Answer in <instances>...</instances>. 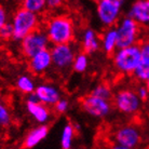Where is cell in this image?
Segmentation results:
<instances>
[{"label":"cell","mask_w":149,"mask_h":149,"mask_svg":"<svg viewBox=\"0 0 149 149\" xmlns=\"http://www.w3.org/2000/svg\"><path fill=\"white\" fill-rule=\"evenodd\" d=\"M52 45L71 43L74 39V25L67 15H54L45 22V28Z\"/></svg>","instance_id":"6da1fadb"},{"label":"cell","mask_w":149,"mask_h":149,"mask_svg":"<svg viewBox=\"0 0 149 149\" xmlns=\"http://www.w3.org/2000/svg\"><path fill=\"white\" fill-rule=\"evenodd\" d=\"M112 65L117 72L132 76L142 61L141 48L138 43L118 48L112 53Z\"/></svg>","instance_id":"7a4b0ae2"},{"label":"cell","mask_w":149,"mask_h":149,"mask_svg":"<svg viewBox=\"0 0 149 149\" xmlns=\"http://www.w3.org/2000/svg\"><path fill=\"white\" fill-rule=\"evenodd\" d=\"M11 24L13 26L12 40L19 42L25 36L40 27V17L39 14L21 7L12 15Z\"/></svg>","instance_id":"3957f363"},{"label":"cell","mask_w":149,"mask_h":149,"mask_svg":"<svg viewBox=\"0 0 149 149\" xmlns=\"http://www.w3.org/2000/svg\"><path fill=\"white\" fill-rule=\"evenodd\" d=\"M50 51L52 55V68L58 74H66L72 69V63L77 54L72 42L53 45Z\"/></svg>","instance_id":"277c9868"},{"label":"cell","mask_w":149,"mask_h":149,"mask_svg":"<svg viewBox=\"0 0 149 149\" xmlns=\"http://www.w3.org/2000/svg\"><path fill=\"white\" fill-rule=\"evenodd\" d=\"M50 45H51V42L49 40L45 30L39 27L27 36H25L19 41V49H21L22 55L25 58L29 60L36 53L45 50V49H49Z\"/></svg>","instance_id":"5b68a950"},{"label":"cell","mask_w":149,"mask_h":149,"mask_svg":"<svg viewBox=\"0 0 149 149\" xmlns=\"http://www.w3.org/2000/svg\"><path fill=\"white\" fill-rule=\"evenodd\" d=\"M113 106L123 115H134L142 107V100L138 97L136 91L129 88L118 90L112 97Z\"/></svg>","instance_id":"8992f818"},{"label":"cell","mask_w":149,"mask_h":149,"mask_svg":"<svg viewBox=\"0 0 149 149\" xmlns=\"http://www.w3.org/2000/svg\"><path fill=\"white\" fill-rule=\"evenodd\" d=\"M139 26L141 25L129 15L119 19L116 25L118 33V48L137 43L139 39Z\"/></svg>","instance_id":"52a82bcc"},{"label":"cell","mask_w":149,"mask_h":149,"mask_svg":"<svg viewBox=\"0 0 149 149\" xmlns=\"http://www.w3.org/2000/svg\"><path fill=\"white\" fill-rule=\"evenodd\" d=\"M80 106L86 113L96 119L106 118L112 110V104L109 100L95 96L91 93L82 97L80 101Z\"/></svg>","instance_id":"ba28073f"},{"label":"cell","mask_w":149,"mask_h":149,"mask_svg":"<svg viewBox=\"0 0 149 149\" xmlns=\"http://www.w3.org/2000/svg\"><path fill=\"white\" fill-rule=\"evenodd\" d=\"M97 19L105 28L116 26L119 22L122 4L113 0H100L96 2Z\"/></svg>","instance_id":"9c48e42d"},{"label":"cell","mask_w":149,"mask_h":149,"mask_svg":"<svg viewBox=\"0 0 149 149\" xmlns=\"http://www.w3.org/2000/svg\"><path fill=\"white\" fill-rule=\"evenodd\" d=\"M141 132L134 125H123L118 127L112 134L113 147L120 149H132L139 145Z\"/></svg>","instance_id":"30bf717a"},{"label":"cell","mask_w":149,"mask_h":149,"mask_svg":"<svg viewBox=\"0 0 149 149\" xmlns=\"http://www.w3.org/2000/svg\"><path fill=\"white\" fill-rule=\"evenodd\" d=\"M28 68L35 76L47 74L52 68V55L50 48L36 53L28 60Z\"/></svg>","instance_id":"8fae6325"},{"label":"cell","mask_w":149,"mask_h":149,"mask_svg":"<svg viewBox=\"0 0 149 149\" xmlns=\"http://www.w3.org/2000/svg\"><path fill=\"white\" fill-rule=\"evenodd\" d=\"M37 95L38 100L47 106H54L56 102L62 98V93L60 89L51 83H41L36 86L34 92Z\"/></svg>","instance_id":"7c38bea8"},{"label":"cell","mask_w":149,"mask_h":149,"mask_svg":"<svg viewBox=\"0 0 149 149\" xmlns=\"http://www.w3.org/2000/svg\"><path fill=\"white\" fill-rule=\"evenodd\" d=\"M26 110L38 124H47L52 117L49 106L41 102L26 101Z\"/></svg>","instance_id":"4fadbf2b"},{"label":"cell","mask_w":149,"mask_h":149,"mask_svg":"<svg viewBox=\"0 0 149 149\" xmlns=\"http://www.w3.org/2000/svg\"><path fill=\"white\" fill-rule=\"evenodd\" d=\"M133 19H135L139 25L148 26L149 25V0H136L131 6L129 13Z\"/></svg>","instance_id":"5bb4252c"},{"label":"cell","mask_w":149,"mask_h":149,"mask_svg":"<svg viewBox=\"0 0 149 149\" xmlns=\"http://www.w3.org/2000/svg\"><path fill=\"white\" fill-rule=\"evenodd\" d=\"M49 134V127L47 124H39L25 135L23 141V147L31 149L38 146L42 141H45Z\"/></svg>","instance_id":"9a60e30c"},{"label":"cell","mask_w":149,"mask_h":149,"mask_svg":"<svg viewBox=\"0 0 149 149\" xmlns=\"http://www.w3.org/2000/svg\"><path fill=\"white\" fill-rule=\"evenodd\" d=\"M81 48L83 52L93 54L101 49V37L92 28H86L82 31Z\"/></svg>","instance_id":"2e32d148"},{"label":"cell","mask_w":149,"mask_h":149,"mask_svg":"<svg viewBox=\"0 0 149 149\" xmlns=\"http://www.w3.org/2000/svg\"><path fill=\"white\" fill-rule=\"evenodd\" d=\"M101 48L108 55H112L118 49V33L116 26L106 28L101 37Z\"/></svg>","instance_id":"e0dca14e"},{"label":"cell","mask_w":149,"mask_h":149,"mask_svg":"<svg viewBox=\"0 0 149 149\" xmlns=\"http://www.w3.org/2000/svg\"><path fill=\"white\" fill-rule=\"evenodd\" d=\"M15 86L21 93L26 94V95L35 92L36 86H37L34 78L29 74H21L19 78L16 79Z\"/></svg>","instance_id":"ac0fdd59"},{"label":"cell","mask_w":149,"mask_h":149,"mask_svg":"<svg viewBox=\"0 0 149 149\" xmlns=\"http://www.w3.org/2000/svg\"><path fill=\"white\" fill-rule=\"evenodd\" d=\"M76 135V129L74 124L67 122L64 125L61 134V147L63 149H70L74 143V138Z\"/></svg>","instance_id":"d6986e66"},{"label":"cell","mask_w":149,"mask_h":149,"mask_svg":"<svg viewBox=\"0 0 149 149\" xmlns=\"http://www.w3.org/2000/svg\"><path fill=\"white\" fill-rule=\"evenodd\" d=\"M21 7L40 15L47 10V0H21Z\"/></svg>","instance_id":"ffe728a7"},{"label":"cell","mask_w":149,"mask_h":149,"mask_svg":"<svg viewBox=\"0 0 149 149\" xmlns=\"http://www.w3.org/2000/svg\"><path fill=\"white\" fill-rule=\"evenodd\" d=\"M88 67H89V54L83 51L77 53L72 63V70L82 74L86 71Z\"/></svg>","instance_id":"44dd1931"},{"label":"cell","mask_w":149,"mask_h":149,"mask_svg":"<svg viewBox=\"0 0 149 149\" xmlns=\"http://www.w3.org/2000/svg\"><path fill=\"white\" fill-rule=\"evenodd\" d=\"M91 94H93L95 96L102 97V98H105V100H112L113 97V93H112V90L110 89V86L106 83H101L98 84L92 90Z\"/></svg>","instance_id":"7402d4cb"},{"label":"cell","mask_w":149,"mask_h":149,"mask_svg":"<svg viewBox=\"0 0 149 149\" xmlns=\"http://www.w3.org/2000/svg\"><path fill=\"white\" fill-rule=\"evenodd\" d=\"M137 81L139 82H146L149 79V65L144 63H139L137 68L134 70L132 74Z\"/></svg>","instance_id":"603a6c76"},{"label":"cell","mask_w":149,"mask_h":149,"mask_svg":"<svg viewBox=\"0 0 149 149\" xmlns=\"http://www.w3.org/2000/svg\"><path fill=\"white\" fill-rule=\"evenodd\" d=\"M12 117L8 106L2 101H0V127H7L11 124Z\"/></svg>","instance_id":"cb8c5ba5"},{"label":"cell","mask_w":149,"mask_h":149,"mask_svg":"<svg viewBox=\"0 0 149 149\" xmlns=\"http://www.w3.org/2000/svg\"><path fill=\"white\" fill-rule=\"evenodd\" d=\"M0 39L1 40H11L13 39V26L11 22L6 23L0 28Z\"/></svg>","instance_id":"d4e9b609"},{"label":"cell","mask_w":149,"mask_h":149,"mask_svg":"<svg viewBox=\"0 0 149 149\" xmlns=\"http://www.w3.org/2000/svg\"><path fill=\"white\" fill-rule=\"evenodd\" d=\"M54 111L56 113H58V115H63L65 112L68 111V109H69V102L66 100V98H60L58 101L56 102L55 104H54Z\"/></svg>","instance_id":"484cf974"},{"label":"cell","mask_w":149,"mask_h":149,"mask_svg":"<svg viewBox=\"0 0 149 149\" xmlns=\"http://www.w3.org/2000/svg\"><path fill=\"white\" fill-rule=\"evenodd\" d=\"M141 48V56H142V63L149 65V40L143 41L142 43H139Z\"/></svg>","instance_id":"4316f807"},{"label":"cell","mask_w":149,"mask_h":149,"mask_svg":"<svg viewBox=\"0 0 149 149\" xmlns=\"http://www.w3.org/2000/svg\"><path fill=\"white\" fill-rule=\"evenodd\" d=\"M136 93H137L138 97L142 100V102L148 101L149 98V91L146 86H139L136 89Z\"/></svg>","instance_id":"83f0119b"},{"label":"cell","mask_w":149,"mask_h":149,"mask_svg":"<svg viewBox=\"0 0 149 149\" xmlns=\"http://www.w3.org/2000/svg\"><path fill=\"white\" fill-rule=\"evenodd\" d=\"M65 0H47V9L48 10H58L63 7Z\"/></svg>","instance_id":"f1b7e54d"},{"label":"cell","mask_w":149,"mask_h":149,"mask_svg":"<svg viewBox=\"0 0 149 149\" xmlns=\"http://www.w3.org/2000/svg\"><path fill=\"white\" fill-rule=\"evenodd\" d=\"M8 22H9V14H8L7 9L0 3V28Z\"/></svg>","instance_id":"f546056e"},{"label":"cell","mask_w":149,"mask_h":149,"mask_svg":"<svg viewBox=\"0 0 149 149\" xmlns=\"http://www.w3.org/2000/svg\"><path fill=\"white\" fill-rule=\"evenodd\" d=\"M115 2H118V3H120V4H122L123 6V3L125 2V0H113Z\"/></svg>","instance_id":"4dcf8cb0"},{"label":"cell","mask_w":149,"mask_h":149,"mask_svg":"<svg viewBox=\"0 0 149 149\" xmlns=\"http://www.w3.org/2000/svg\"><path fill=\"white\" fill-rule=\"evenodd\" d=\"M145 86H147V89H148V91H149V79L145 82Z\"/></svg>","instance_id":"1f68e13d"},{"label":"cell","mask_w":149,"mask_h":149,"mask_svg":"<svg viewBox=\"0 0 149 149\" xmlns=\"http://www.w3.org/2000/svg\"><path fill=\"white\" fill-rule=\"evenodd\" d=\"M0 1H7L8 2V1H13V0H0Z\"/></svg>","instance_id":"d6a6232c"},{"label":"cell","mask_w":149,"mask_h":149,"mask_svg":"<svg viewBox=\"0 0 149 149\" xmlns=\"http://www.w3.org/2000/svg\"><path fill=\"white\" fill-rule=\"evenodd\" d=\"M94 1H96V2H97V1H100V0H94Z\"/></svg>","instance_id":"836d02e7"}]
</instances>
